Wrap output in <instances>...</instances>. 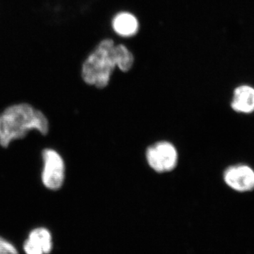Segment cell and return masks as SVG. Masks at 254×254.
<instances>
[{
	"label": "cell",
	"instance_id": "cell-1",
	"mask_svg": "<svg viewBox=\"0 0 254 254\" xmlns=\"http://www.w3.org/2000/svg\"><path fill=\"white\" fill-rule=\"evenodd\" d=\"M133 64V55L126 47L115 46L112 40L105 39L85 60L82 66V78L88 84L103 88L109 83L116 66L123 71H127Z\"/></svg>",
	"mask_w": 254,
	"mask_h": 254
},
{
	"label": "cell",
	"instance_id": "cell-2",
	"mask_svg": "<svg viewBox=\"0 0 254 254\" xmlns=\"http://www.w3.org/2000/svg\"><path fill=\"white\" fill-rule=\"evenodd\" d=\"M36 130L43 135L49 131V123L44 114L27 103L11 105L0 114V145L7 148L16 139Z\"/></svg>",
	"mask_w": 254,
	"mask_h": 254
},
{
	"label": "cell",
	"instance_id": "cell-3",
	"mask_svg": "<svg viewBox=\"0 0 254 254\" xmlns=\"http://www.w3.org/2000/svg\"><path fill=\"white\" fill-rule=\"evenodd\" d=\"M146 159L150 168L157 173H168L176 168L178 153L171 143L158 142L147 149Z\"/></svg>",
	"mask_w": 254,
	"mask_h": 254
},
{
	"label": "cell",
	"instance_id": "cell-4",
	"mask_svg": "<svg viewBox=\"0 0 254 254\" xmlns=\"http://www.w3.org/2000/svg\"><path fill=\"white\" fill-rule=\"evenodd\" d=\"M43 169L42 182L50 190H58L64 181L65 166L61 155L55 150L47 148L42 153Z\"/></svg>",
	"mask_w": 254,
	"mask_h": 254
},
{
	"label": "cell",
	"instance_id": "cell-5",
	"mask_svg": "<svg viewBox=\"0 0 254 254\" xmlns=\"http://www.w3.org/2000/svg\"><path fill=\"white\" fill-rule=\"evenodd\" d=\"M224 181L238 192H248L254 190V170L249 165H232L225 170Z\"/></svg>",
	"mask_w": 254,
	"mask_h": 254
},
{
	"label": "cell",
	"instance_id": "cell-6",
	"mask_svg": "<svg viewBox=\"0 0 254 254\" xmlns=\"http://www.w3.org/2000/svg\"><path fill=\"white\" fill-rule=\"evenodd\" d=\"M53 249L51 233L45 227L32 230L23 244L26 254H48Z\"/></svg>",
	"mask_w": 254,
	"mask_h": 254
},
{
	"label": "cell",
	"instance_id": "cell-7",
	"mask_svg": "<svg viewBox=\"0 0 254 254\" xmlns=\"http://www.w3.org/2000/svg\"><path fill=\"white\" fill-rule=\"evenodd\" d=\"M231 107L239 113L254 112V88L250 85H241L234 91Z\"/></svg>",
	"mask_w": 254,
	"mask_h": 254
},
{
	"label": "cell",
	"instance_id": "cell-8",
	"mask_svg": "<svg viewBox=\"0 0 254 254\" xmlns=\"http://www.w3.org/2000/svg\"><path fill=\"white\" fill-rule=\"evenodd\" d=\"M113 26L115 31L120 36L130 37L136 34L138 22L133 15L127 12L120 13L114 18Z\"/></svg>",
	"mask_w": 254,
	"mask_h": 254
},
{
	"label": "cell",
	"instance_id": "cell-9",
	"mask_svg": "<svg viewBox=\"0 0 254 254\" xmlns=\"http://www.w3.org/2000/svg\"><path fill=\"white\" fill-rule=\"evenodd\" d=\"M0 254H18L17 250L12 244L0 237Z\"/></svg>",
	"mask_w": 254,
	"mask_h": 254
}]
</instances>
